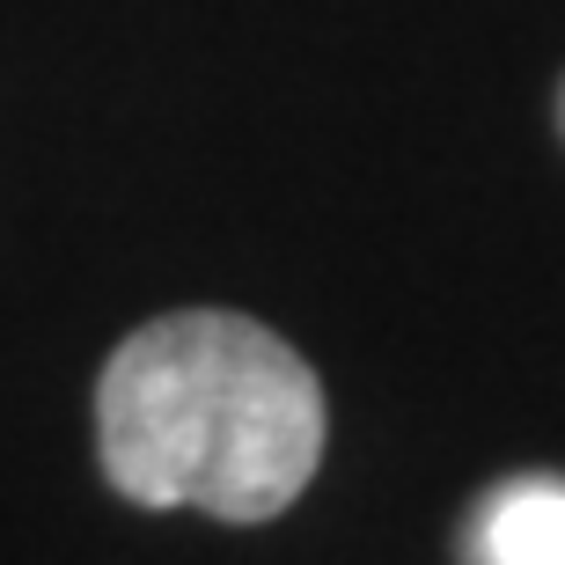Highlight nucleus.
I'll return each mask as SVG.
<instances>
[{"label":"nucleus","instance_id":"obj_2","mask_svg":"<svg viewBox=\"0 0 565 565\" xmlns=\"http://www.w3.org/2000/svg\"><path fill=\"white\" fill-rule=\"evenodd\" d=\"M484 565H565V478H507L478 507Z\"/></svg>","mask_w":565,"mask_h":565},{"label":"nucleus","instance_id":"obj_1","mask_svg":"<svg viewBox=\"0 0 565 565\" xmlns=\"http://www.w3.org/2000/svg\"><path fill=\"white\" fill-rule=\"evenodd\" d=\"M323 382L279 331L235 309H169L104 360L96 456L132 507L273 522L323 462Z\"/></svg>","mask_w":565,"mask_h":565},{"label":"nucleus","instance_id":"obj_3","mask_svg":"<svg viewBox=\"0 0 565 565\" xmlns=\"http://www.w3.org/2000/svg\"><path fill=\"white\" fill-rule=\"evenodd\" d=\"M558 140H565V82H558Z\"/></svg>","mask_w":565,"mask_h":565}]
</instances>
